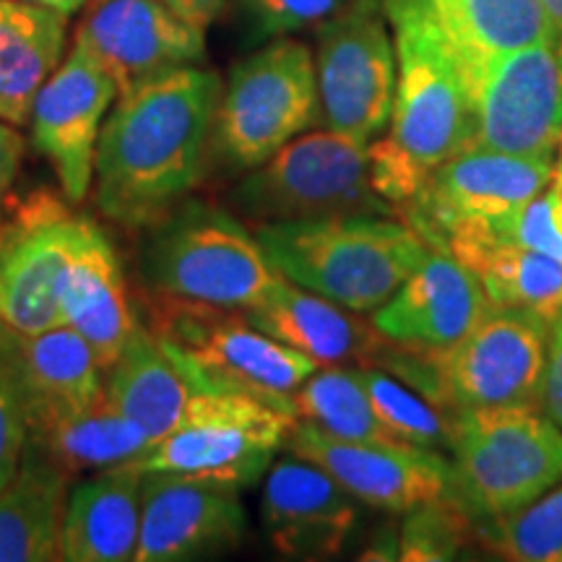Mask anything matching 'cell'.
Masks as SVG:
<instances>
[{
    "label": "cell",
    "instance_id": "38",
    "mask_svg": "<svg viewBox=\"0 0 562 562\" xmlns=\"http://www.w3.org/2000/svg\"><path fill=\"white\" fill-rule=\"evenodd\" d=\"M26 442H30V430H26L21 398L11 372L0 357V490L16 474Z\"/></svg>",
    "mask_w": 562,
    "mask_h": 562
},
{
    "label": "cell",
    "instance_id": "11",
    "mask_svg": "<svg viewBox=\"0 0 562 562\" xmlns=\"http://www.w3.org/2000/svg\"><path fill=\"white\" fill-rule=\"evenodd\" d=\"M547 349L550 323L490 302L467 339L440 357L446 409H542Z\"/></svg>",
    "mask_w": 562,
    "mask_h": 562
},
{
    "label": "cell",
    "instance_id": "32",
    "mask_svg": "<svg viewBox=\"0 0 562 562\" xmlns=\"http://www.w3.org/2000/svg\"><path fill=\"white\" fill-rule=\"evenodd\" d=\"M372 409L393 438L425 451H451L453 412L427 402L422 393L381 368H355Z\"/></svg>",
    "mask_w": 562,
    "mask_h": 562
},
{
    "label": "cell",
    "instance_id": "3",
    "mask_svg": "<svg viewBox=\"0 0 562 562\" xmlns=\"http://www.w3.org/2000/svg\"><path fill=\"white\" fill-rule=\"evenodd\" d=\"M140 273L149 292L229 311H250L281 281L235 214L191 199L154 224Z\"/></svg>",
    "mask_w": 562,
    "mask_h": 562
},
{
    "label": "cell",
    "instance_id": "31",
    "mask_svg": "<svg viewBox=\"0 0 562 562\" xmlns=\"http://www.w3.org/2000/svg\"><path fill=\"white\" fill-rule=\"evenodd\" d=\"M290 402L294 417L331 438L355 442H402L385 430L381 417L372 409L357 370L318 368L292 393Z\"/></svg>",
    "mask_w": 562,
    "mask_h": 562
},
{
    "label": "cell",
    "instance_id": "13",
    "mask_svg": "<svg viewBox=\"0 0 562 562\" xmlns=\"http://www.w3.org/2000/svg\"><path fill=\"white\" fill-rule=\"evenodd\" d=\"M552 172V161L469 146L435 167L422 191L396 214L430 250H438L442 235L461 222L490 224L501 237L503 224L550 186Z\"/></svg>",
    "mask_w": 562,
    "mask_h": 562
},
{
    "label": "cell",
    "instance_id": "40",
    "mask_svg": "<svg viewBox=\"0 0 562 562\" xmlns=\"http://www.w3.org/2000/svg\"><path fill=\"white\" fill-rule=\"evenodd\" d=\"M26 144L16 125L0 121V206L9 201V193L16 182L21 159H24Z\"/></svg>",
    "mask_w": 562,
    "mask_h": 562
},
{
    "label": "cell",
    "instance_id": "36",
    "mask_svg": "<svg viewBox=\"0 0 562 562\" xmlns=\"http://www.w3.org/2000/svg\"><path fill=\"white\" fill-rule=\"evenodd\" d=\"M368 167L372 191L389 203L393 214L406 206L430 178V170L414 161L391 136L370 140Z\"/></svg>",
    "mask_w": 562,
    "mask_h": 562
},
{
    "label": "cell",
    "instance_id": "46",
    "mask_svg": "<svg viewBox=\"0 0 562 562\" xmlns=\"http://www.w3.org/2000/svg\"><path fill=\"white\" fill-rule=\"evenodd\" d=\"M558 151H560V161H558V167H554V178L562 180V138H560V146H558Z\"/></svg>",
    "mask_w": 562,
    "mask_h": 562
},
{
    "label": "cell",
    "instance_id": "15",
    "mask_svg": "<svg viewBox=\"0 0 562 562\" xmlns=\"http://www.w3.org/2000/svg\"><path fill=\"white\" fill-rule=\"evenodd\" d=\"M286 448L331 474L355 501L389 513H409L417 505L451 495V461L438 451L406 442H355L294 422Z\"/></svg>",
    "mask_w": 562,
    "mask_h": 562
},
{
    "label": "cell",
    "instance_id": "21",
    "mask_svg": "<svg viewBox=\"0 0 562 562\" xmlns=\"http://www.w3.org/2000/svg\"><path fill=\"white\" fill-rule=\"evenodd\" d=\"M261 521L279 554L323 560L347 544L357 524V503L331 474L294 456L271 469L261 497Z\"/></svg>",
    "mask_w": 562,
    "mask_h": 562
},
{
    "label": "cell",
    "instance_id": "35",
    "mask_svg": "<svg viewBox=\"0 0 562 562\" xmlns=\"http://www.w3.org/2000/svg\"><path fill=\"white\" fill-rule=\"evenodd\" d=\"M351 0H237L252 40H279L321 26Z\"/></svg>",
    "mask_w": 562,
    "mask_h": 562
},
{
    "label": "cell",
    "instance_id": "16",
    "mask_svg": "<svg viewBox=\"0 0 562 562\" xmlns=\"http://www.w3.org/2000/svg\"><path fill=\"white\" fill-rule=\"evenodd\" d=\"M74 45L108 70L117 97L206 58L203 30L159 0H94L76 26Z\"/></svg>",
    "mask_w": 562,
    "mask_h": 562
},
{
    "label": "cell",
    "instance_id": "41",
    "mask_svg": "<svg viewBox=\"0 0 562 562\" xmlns=\"http://www.w3.org/2000/svg\"><path fill=\"white\" fill-rule=\"evenodd\" d=\"M159 3H165L167 9L178 13L180 19H186L188 24L199 26V30L206 32L216 21V16L222 13L227 0H159Z\"/></svg>",
    "mask_w": 562,
    "mask_h": 562
},
{
    "label": "cell",
    "instance_id": "39",
    "mask_svg": "<svg viewBox=\"0 0 562 562\" xmlns=\"http://www.w3.org/2000/svg\"><path fill=\"white\" fill-rule=\"evenodd\" d=\"M542 409L562 430V315L550 326V349H547Z\"/></svg>",
    "mask_w": 562,
    "mask_h": 562
},
{
    "label": "cell",
    "instance_id": "17",
    "mask_svg": "<svg viewBox=\"0 0 562 562\" xmlns=\"http://www.w3.org/2000/svg\"><path fill=\"white\" fill-rule=\"evenodd\" d=\"M115 97L108 70L74 45L34 100L32 146L50 161L68 201H83L94 186L97 144Z\"/></svg>",
    "mask_w": 562,
    "mask_h": 562
},
{
    "label": "cell",
    "instance_id": "9",
    "mask_svg": "<svg viewBox=\"0 0 562 562\" xmlns=\"http://www.w3.org/2000/svg\"><path fill=\"white\" fill-rule=\"evenodd\" d=\"M294 422L292 402H269L237 391H199L178 427L154 442L136 467L243 490L266 474Z\"/></svg>",
    "mask_w": 562,
    "mask_h": 562
},
{
    "label": "cell",
    "instance_id": "34",
    "mask_svg": "<svg viewBox=\"0 0 562 562\" xmlns=\"http://www.w3.org/2000/svg\"><path fill=\"white\" fill-rule=\"evenodd\" d=\"M472 539H476V521L451 495H446L409 510L402 529H398V560H453Z\"/></svg>",
    "mask_w": 562,
    "mask_h": 562
},
{
    "label": "cell",
    "instance_id": "42",
    "mask_svg": "<svg viewBox=\"0 0 562 562\" xmlns=\"http://www.w3.org/2000/svg\"><path fill=\"white\" fill-rule=\"evenodd\" d=\"M362 560H398V531L385 529L381 537L364 550Z\"/></svg>",
    "mask_w": 562,
    "mask_h": 562
},
{
    "label": "cell",
    "instance_id": "4",
    "mask_svg": "<svg viewBox=\"0 0 562 562\" xmlns=\"http://www.w3.org/2000/svg\"><path fill=\"white\" fill-rule=\"evenodd\" d=\"M146 321V328L199 391H237L290 402L321 368L252 326L243 311L149 292Z\"/></svg>",
    "mask_w": 562,
    "mask_h": 562
},
{
    "label": "cell",
    "instance_id": "44",
    "mask_svg": "<svg viewBox=\"0 0 562 562\" xmlns=\"http://www.w3.org/2000/svg\"><path fill=\"white\" fill-rule=\"evenodd\" d=\"M550 193H552V220H554V227L562 235V180L554 178L552 172V182H550Z\"/></svg>",
    "mask_w": 562,
    "mask_h": 562
},
{
    "label": "cell",
    "instance_id": "28",
    "mask_svg": "<svg viewBox=\"0 0 562 562\" xmlns=\"http://www.w3.org/2000/svg\"><path fill=\"white\" fill-rule=\"evenodd\" d=\"M68 16L26 3L0 0V121L26 125L40 89L63 63Z\"/></svg>",
    "mask_w": 562,
    "mask_h": 562
},
{
    "label": "cell",
    "instance_id": "37",
    "mask_svg": "<svg viewBox=\"0 0 562 562\" xmlns=\"http://www.w3.org/2000/svg\"><path fill=\"white\" fill-rule=\"evenodd\" d=\"M503 243H516L544 256L562 261V235L552 220V193L550 186L537 199H531L524 209H518L501 227Z\"/></svg>",
    "mask_w": 562,
    "mask_h": 562
},
{
    "label": "cell",
    "instance_id": "1",
    "mask_svg": "<svg viewBox=\"0 0 562 562\" xmlns=\"http://www.w3.org/2000/svg\"><path fill=\"white\" fill-rule=\"evenodd\" d=\"M222 97L214 70L186 66L121 94L102 125L94 201L128 229H151L203 180Z\"/></svg>",
    "mask_w": 562,
    "mask_h": 562
},
{
    "label": "cell",
    "instance_id": "6",
    "mask_svg": "<svg viewBox=\"0 0 562 562\" xmlns=\"http://www.w3.org/2000/svg\"><path fill=\"white\" fill-rule=\"evenodd\" d=\"M396 32L391 138L425 170L474 146L476 110L446 32L422 0H381Z\"/></svg>",
    "mask_w": 562,
    "mask_h": 562
},
{
    "label": "cell",
    "instance_id": "8",
    "mask_svg": "<svg viewBox=\"0 0 562 562\" xmlns=\"http://www.w3.org/2000/svg\"><path fill=\"white\" fill-rule=\"evenodd\" d=\"M229 206L252 224L328 216H396L370 186L368 144L321 128L300 133L248 172Z\"/></svg>",
    "mask_w": 562,
    "mask_h": 562
},
{
    "label": "cell",
    "instance_id": "24",
    "mask_svg": "<svg viewBox=\"0 0 562 562\" xmlns=\"http://www.w3.org/2000/svg\"><path fill=\"white\" fill-rule=\"evenodd\" d=\"M144 469L136 463L91 474L68 492L60 531V560H133L140 529Z\"/></svg>",
    "mask_w": 562,
    "mask_h": 562
},
{
    "label": "cell",
    "instance_id": "23",
    "mask_svg": "<svg viewBox=\"0 0 562 562\" xmlns=\"http://www.w3.org/2000/svg\"><path fill=\"white\" fill-rule=\"evenodd\" d=\"M252 326L311 357L321 368H375L389 339L349 307L281 279L266 297L243 311Z\"/></svg>",
    "mask_w": 562,
    "mask_h": 562
},
{
    "label": "cell",
    "instance_id": "12",
    "mask_svg": "<svg viewBox=\"0 0 562 562\" xmlns=\"http://www.w3.org/2000/svg\"><path fill=\"white\" fill-rule=\"evenodd\" d=\"M81 220L50 191L0 206V323L21 334L63 326L60 273Z\"/></svg>",
    "mask_w": 562,
    "mask_h": 562
},
{
    "label": "cell",
    "instance_id": "5",
    "mask_svg": "<svg viewBox=\"0 0 562 562\" xmlns=\"http://www.w3.org/2000/svg\"><path fill=\"white\" fill-rule=\"evenodd\" d=\"M451 497L474 521L508 516L562 482V430L524 406L453 412Z\"/></svg>",
    "mask_w": 562,
    "mask_h": 562
},
{
    "label": "cell",
    "instance_id": "25",
    "mask_svg": "<svg viewBox=\"0 0 562 562\" xmlns=\"http://www.w3.org/2000/svg\"><path fill=\"white\" fill-rule=\"evenodd\" d=\"M453 45L469 91L490 60L529 45H554L542 0H422Z\"/></svg>",
    "mask_w": 562,
    "mask_h": 562
},
{
    "label": "cell",
    "instance_id": "22",
    "mask_svg": "<svg viewBox=\"0 0 562 562\" xmlns=\"http://www.w3.org/2000/svg\"><path fill=\"white\" fill-rule=\"evenodd\" d=\"M58 302L63 323L89 344L102 370L121 357L140 323L121 258L89 216L81 220L79 235L63 266Z\"/></svg>",
    "mask_w": 562,
    "mask_h": 562
},
{
    "label": "cell",
    "instance_id": "19",
    "mask_svg": "<svg viewBox=\"0 0 562 562\" xmlns=\"http://www.w3.org/2000/svg\"><path fill=\"white\" fill-rule=\"evenodd\" d=\"M0 357L16 385L30 440L104 398V370L66 323L40 334H21L0 323Z\"/></svg>",
    "mask_w": 562,
    "mask_h": 562
},
{
    "label": "cell",
    "instance_id": "18",
    "mask_svg": "<svg viewBox=\"0 0 562 562\" xmlns=\"http://www.w3.org/2000/svg\"><path fill=\"white\" fill-rule=\"evenodd\" d=\"M245 533L240 490L167 472H144L133 560L186 562L235 550Z\"/></svg>",
    "mask_w": 562,
    "mask_h": 562
},
{
    "label": "cell",
    "instance_id": "10",
    "mask_svg": "<svg viewBox=\"0 0 562 562\" xmlns=\"http://www.w3.org/2000/svg\"><path fill=\"white\" fill-rule=\"evenodd\" d=\"M381 0H351L315 26L318 123L370 144L391 121L396 53Z\"/></svg>",
    "mask_w": 562,
    "mask_h": 562
},
{
    "label": "cell",
    "instance_id": "30",
    "mask_svg": "<svg viewBox=\"0 0 562 562\" xmlns=\"http://www.w3.org/2000/svg\"><path fill=\"white\" fill-rule=\"evenodd\" d=\"M467 269L492 305L529 311L552 326L562 315V261L516 243H492Z\"/></svg>",
    "mask_w": 562,
    "mask_h": 562
},
{
    "label": "cell",
    "instance_id": "2",
    "mask_svg": "<svg viewBox=\"0 0 562 562\" xmlns=\"http://www.w3.org/2000/svg\"><path fill=\"white\" fill-rule=\"evenodd\" d=\"M252 235L281 279L355 313L385 305L430 252L404 222L372 214L256 224Z\"/></svg>",
    "mask_w": 562,
    "mask_h": 562
},
{
    "label": "cell",
    "instance_id": "43",
    "mask_svg": "<svg viewBox=\"0 0 562 562\" xmlns=\"http://www.w3.org/2000/svg\"><path fill=\"white\" fill-rule=\"evenodd\" d=\"M26 3H34V5H45V9H53L63 13V16H74V13H79L83 5H87V0H26Z\"/></svg>",
    "mask_w": 562,
    "mask_h": 562
},
{
    "label": "cell",
    "instance_id": "33",
    "mask_svg": "<svg viewBox=\"0 0 562 562\" xmlns=\"http://www.w3.org/2000/svg\"><path fill=\"white\" fill-rule=\"evenodd\" d=\"M476 539L516 562H562V482L508 516L476 521Z\"/></svg>",
    "mask_w": 562,
    "mask_h": 562
},
{
    "label": "cell",
    "instance_id": "14",
    "mask_svg": "<svg viewBox=\"0 0 562 562\" xmlns=\"http://www.w3.org/2000/svg\"><path fill=\"white\" fill-rule=\"evenodd\" d=\"M474 146L552 161L562 138V66L554 45L490 60L474 91Z\"/></svg>",
    "mask_w": 562,
    "mask_h": 562
},
{
    "label": "cell",
    "instance_id": "26",
    "mask_svg": "<svg viewBox=\"0 0 562 562\" xmlns=\"http://www.w3.org/2000/svg\"><path fill=\"white\" fill-rule=\"evenodd\" d=\"M74 476L26 442L16 474L0 490V562L60 560V531Z\"/></svg>",
    "mask_w": 562,
    "mask_h": 562
},
{
    "label": "cell",
    "instance_id": "45",
    "mask_svg": "<svg viewBox=\"0 0 562 562\" xmlns=\"http://www.w3.org/2000/svg\"><path fill=\"white\" fill-rule=\"evenodd\" d=\"M542 5L547 11V19H550L552 24L554 40L562 37V0H542Z\"/></svg>",
    "mask_w": 562,
    "mask_h": 562
},
{
    "label": "cell",
    "instance_id": "29",
    "mask_svg": "<svg viewBox=\"0 0 562 562\" xmlns=\"http://www.w3.org/2000/svg\"><path fill=\"white\" fill-rule=\"evenodd\" d=\"M30 442L42 448L70 476L138 463L151 448L146 432L117 412L108 396Z\"/></svg>",
    "mask_w": 562,
    "mask_h": 562
},
{
    "label": "cell",
    "instance_id": "20",
    "mask_svg": "<svg viewBox=\"0 0 562 562\" xmlns=\"http://www.w3.org/2000/svg\"><path fill=\"white\" fill-rule=\"evenodd\" d=\"M487 305L480 279L467 266L430 250L370 321L396 347L442 357L467 339Z\"/></svg>",
    "mask_w": 562,
    "mask_h": 562
},
{
    "label": "cell",
    "instance_id": "7",
    "mask_svg": "<svg viewBox=\"0 0 562 562\" xmlns=\"http://www.w3.org/2000/svg\"><path fill=\"white\" fill-rule=\"evenodd\" d=\"M315 123L318 89L311 47L279 37L232 66L209 154L229 172H250Z\"/></svg>",
    "mask_w": 562,
    "mask_h": 562
},
{
    "label": "cell",
    "instance_id": "27",
    "mask_svg": "<svg viewBox=\"0 0 562 562\" xmlns=\"http://www.w3.org/2000/svg\"><path fill=\"white\" fill-rule=\"evenodd\" d=\"M104 372L108 402L136 422L151 446L178 427L191 398L199 393L144 323H138L121 357Z\"/></svg>",
    "mask_w": 562,
    "mask_h": 562
}]
</instances>
